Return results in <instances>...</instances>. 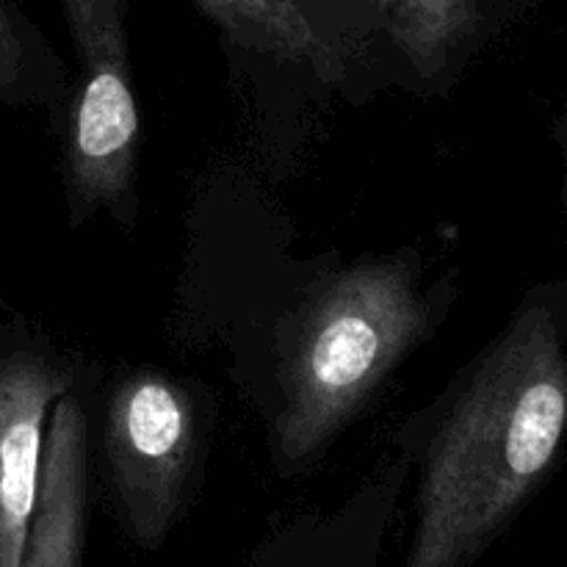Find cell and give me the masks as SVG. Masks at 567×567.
Instances as JSON below:
<instances>
[{
  "instance_id": "10",
  "label": "cell",
  "mask_w": 567,
  "mask_h": 567,
  "mask_svg": "<svg viewBox=\"0 0 567 567\" xmlns=\"http://www.w3.org/2000/svg\"><path fill=\"white\" fill-rule=\"evenodd\" d=\"M22 78V44L11 22L9 3L0 0V92H14Z\"/></svg>"
},
{
  "instance_id": "7",
  "label": "cell",
  "mask_w": 567,
  "mask_h": 567,
  "mask_svg": "<svg viewBox=\"0 0 567 567\" xmlns=\"http://www.w3.org/2000/svg\"><path fill=\"white\" fill-rule=\"evenodd\" d=\"M216 20L244 42L260 50L299 61L324 81L343 75V61L327 33L319 31L299 0H199Z\"/></svg>"
},
{
  "instance_id": "1",
  "label": "cell",
  "mask_w": 567,
  "mask_h": 567,
  "mask_svg": "<svg viewBox=\"0 0 567 567\" xmlns=\"http://www.w3.org/2000/svg\"><path fill=\"white\" fill-rule=\"evenodd\" d=\"M567 424V363L546 302L515 313L449 410L426 454L404 567H468L554 465Z\"/></svg>"
},
{
  "instance_id": "9",
  "label": "cell",
  "mask_w": 567,
  "mask_h": 567,
  "mask_svg": "<svg viewBox=\"0 0 567 567\" xmlns=\"http://www.w3.org/2000/svg\"><path fill=\"white\" fill-rule=\"evenodd\" d=\"M424 6L432 11L449 42L457 48L480 20L482 0H424Z\"/></svg>"
},
{
  "instance_id": "8",
  "label": "cell",
  "mask_w": 567,
  "mask_h": 567,
  "mask_svg": "<svg viewBox=\"0 0 567 567\" xmlns=\"http://www.w3.org/2000/svg\"><path fill=\"white\" fill-rule=\"evenodd\" d=\"M369 3L382 14L393 42L424 75H432L454 50L424 0H369Z\"/></svg>"
},
{
  "instance_id": "4",
  "label": "cell",
  "mask_w": 567,
  "mask_h": 567,
  "mask_svg": "<svg viewBox=\"0 0 567 567\" xmlns=\"http://www.w3.org/2000/svg\"><path fill=\"white\" fill-rule=\"evenodd\" d=\"M105 452L127 526L155 546L175 520L197 454V415L183 385L138 371L114 388L105 415Z\"/></svg>"
},
{
  "instance_id": "3",
  "label": "cell",
  "mask_w": 567,
  "mask_h": 567,
  "mask_svg": "<svg viewBox=\"0 0 567 567\" xmlns=\"http://www.w3.org/2000/svg\"><path fill=\"white\" fill-rule=\"evenodd\" d=\"M78 53L66 183L75 219L127 194L136 169L138 111L120 0H61Z\"/></svg>"
},
{
  "instance_id": "2",
  "label": "cell",
  "mask_w": 567,
  "mask_h": 567,
  "mask_svg": "<svg viewBox=\"0 0 567 567\" xmlns=\"http://www.w3.org/2000/svg\"><path fill=\"white\" fill-rule=\"evenodd\" d=\"M308 305L277 415V446L291 463L319 452L426 330V302L410 260L349 266Z\"/></svg>"
},
{
  "instance_id": "6",
  "label": "cell",
  "mask_w": 567,
  "mask_h": 567,
  "mask_svg": "<svg viewBox=\"0 0 567 567\" xmlns=\"http://www.w3.org/2000/svg\"><path fill=\"white\" fill-rule=\"evenodd\" d=\"M86 518V415L75 396L55 402L42 441L39 491L20 567H81Z\"/></svg>"
},
{
  "instance_id": "5",
  "label": "cell",
  "mask_w": 567,
  "mask_h": 567,
  "mask_svg": "<svg viewBox=\"0 0 567 567\" xmlns=\"http://www.w3.org/2000/svg\"><path fill=\"white\" fill-rule=\"evenodd\" d=\"M70 377L31 354L0 363V567H20L39 491L48 413Z\"/></svg>"
}]
</instances>
